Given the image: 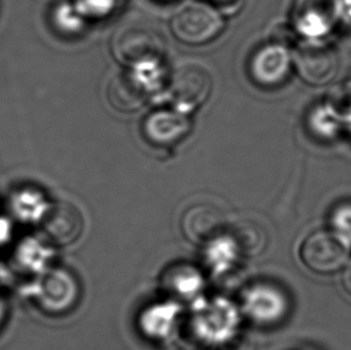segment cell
Wrapping results in <instances>:
<instances>
[{
	"mask_svg": "<svg viewBox=\"0 0 351 350\" xmlns=\"http://www.w3.org/2000/svg\"><path fill=\"white\" fill-rule=\"evenodd\" d=\"M143 75V65L132 67L130 71H120L113 76L108 84V100L115 109L131 112L141 108L147 96L152 94L157 82L156 76L152 77V70Z\"/></svg>",
	"mask_w": 351,
	"mask_h": 350,
	"instance_id": "obj_5",
	"label": "cell"
},
{
	"mask_svg": "<svg viewBox=\"0 0 351 350\" xmlns=\"http://www.w3.org/2000/svg\"><path fill=\"white\" fill-rule=\"evenodd\" d=\"M295 67L300 76L311 86H325L338 71V57L328 43L304 41L296 48Z\"/></svg>",
	"mask_w": 351,
	"mask_h": 350,
	"instance_id": "obj_4",
	"label": "cell"
},
{
	"mask_svg": "<svg viewBox=\"0 0 351 350\" xmlns=\"http://www.w3.org/2000/svg\"><path fill=\"white\" fill-rule=\"evenodd\" d=\"M300 258L314 274H336L347 264L349 244L333 231H318L301 244Z\"/></svg>",
	"mask_w": 351,
	"mask_h": 350,
	"instance_id": "obj_2",
	"label": "cell"
},
{
	"mask_svg": "<svg viewBox=\"0 0 351 350\" xmlns=\"http://www.w3.org/2000/svg\"><path fill=\"white\" fill-rule=\"evenodd\" d=\"M291 58L288 51L278 45L261 49L252 60V75L261 86H278L288 77Z\"/></svg>",
	"mask_w": 351,
	"mask_h": 350,
	"instance_id": "obj_9",
	"label": "cell"
},
{
	"mask_svg": "<svg viewBox=\"0 0 351 350\" xmlns=\"http://www.w3.org/2000/svg\"><path fill=\"white\" fill-rule=\"evenodd\" d=\"M40 224L49 242L59 246H66L81 237L84 220L73 204L58 202L45 210Z\"/></svg>",
	"mask_w": 351,
	"mask_h": 350,
	"instance_id": "obj_7",
	"label": "cell"
},
{
	"mask_svg": "<svg viewBox=\"0 0 351 350\" xmlns=\"http://www.w3.org/2000/svg\"><path fill=\"white\" fill-rule=\"evenodd\" d=\"M115 0H82V4L84 8H89L94 14H105L108 10L113 8Z\"/></svg>",
	"mask_w": 351,
	"mask_h": 350,
	"instance_id": "obj_12",
	"label": "cell"
},
{
	"mask_svg": "<svg viewBox=\"0 0 351 350\" xmlns=\"http://www.w3.org/2000/svg\"><path fill=\"white\" fill-rule=\"evenodd\" d=\"M161 1H171V0H161Z\"/></svg>",
	"mask_w": 351,
	"mask_h": 350,
	"instance_id": "obj_15",
	"label": "cell"
},
{
	"mask_svg": "<svg viewBox=\"0 0 351 350\" xmlns=\"http://www.w3.org/2000/svg\"><path fill=\"white\" fill-rule=\"evenodd\" d=\"M226 227V220L219 209L206 204L195 205L182 218V232L190 242L206 244L219 237Z\"/></svg>",
	"mask_w": 351,
	"mask_h": 350,
	"instance_id": "obj_8",
	"label": "cell"
},
{
	"mask_svg": "<svg viewBox=\"0 0 351 350\" xmlns=\"http://www.w3.org/2000/svg\"><path fill=\"white\" fill-rule=\"evenodd\" d=\"M223 29V21L213 8L190 3L171 19V30L181 43L203 45L214 40Z\"/></svg>",
	"mask_w": 351,
	"mask_h": 350,
	"instance_id": "obj_3",
	"label": "cell"
},
{
	"mask_svg": "<svg viewBox=\"0 0 351 350\" xmlns=\"http://www.w3.org/2000/svg\"><path fill=\"white\" fill-rule=\"evenodd\" d=\"M145 135L152 143L171 145L189 132L190 121L184 113L174 110H157L147 119Z\"/></svg>",
	"mask_w": 351,
	"mask_h": 350,
	"instance_id": "obj_10",
	"label": "cell"
},
{
	"mask_svg": "<svg viewBox=\"0 0 351 350\" xmlns=\"http://www.w3.org/2000/svg\"><path fill=\"white\" fill-rule=\"evenodd\" d=\"M215 1H216V3H219V4L221 5H228L234 3L235 0H215Z\"/></svg>",
	"mask_w": 351,
	"mask_h": 350,
	"instance_id": "obj_14",
	"label": "cell"
},
{
	"mask_svg": "<svg viewBox=\"0 0 351 350\" xmlns=\"http://www.w3.org/2000/svg\"><path fill=\"white\" fill-rule=\"evenodd\" d=\"M342 285L346 293L351 296V263L346 266L342 275Z\"/></svg>",
	"mask_w": 351,
	"mask_h": 350,
	"instance_id": "obj_13",
	"label": "cell"
},
{
	"mask_svg": "<svg viewBox=\"0 0 351 350\" xmlns=\"http://www.w3.org/2000/svg\"><path fill=\"white\" fill-rule=\"evenodd\" d=\"M112 49L119 62L139 67L158 62L166 52V40L152 19L132 14L115 30Z\"/></svg>",
	"mask_w": 351,
	"mask_h": 350,
	"instance_id": "obj_1",
	"label": "cell"
},
{
	"mask_svg": "<svg viewBox=\"0 0 351 350\" xmlns=\"http://www.w3.org/2000/svg\"><path fill=\"white\" fill-rule=\"evenodd\" d=\"M332 231L349 244L351 242V202H344L331 213Z\"/></svg>",
	"mask_w": 351,
	"mask_h": 350,
	"instance_id": "obj_11",
	"label": "cell"
},
{
	"mask_svg": "<svg viewBox=\"0 0 351 350\" xmlns=\"http://www.w3.org/2000/svg\"><path fill=\"white\" fill-rule=\"evenodd\" d=\"M210 72L195 62L181 65L171 81V95L180 112L198 107L208 99L211 90Z\"/></svg>",
	"mask_w": 351,
	"mask_h": 350,
	"instance_id": "obj_6",
	"label": "cell"
}]
</instances>
